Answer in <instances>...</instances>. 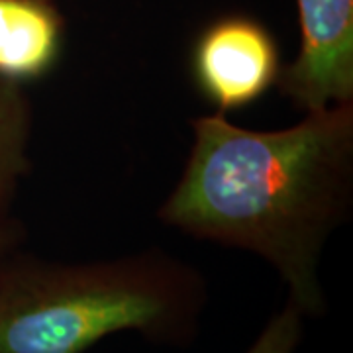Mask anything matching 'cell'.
<instances>
[{
	"instance_id": "obj_1",
	"label": "cell",
	"mask_w": 353,
	"mask_h": 353,
	"mask_svg": "<svg viewBox=\"0 0 353 353\" xmlns=\"http://www.w3.org/2000/svg\"><path fill=\"white\" fill-rule=\"evenodd\" d=\"M194 145L159 218L190 236L252 252L275 267L289 303L320 316V257L350 206L353 104L306 112L257 132L224 118L194 120Z\"/></svg>"
},
{
	"instance_id": "obj_2",
	"label": "cell",
	"mask_w": 353,
	"mask_h": 353,
	"mask_svg": "<svg viewBox=\"0 0 353 353\" xmlns=\"http://www.w3.org/2000/svg\"><path fill=\"white\" fill-rule=\"evenodd\" d=\"M204 303L202 279L157 253L94 263L36 261L0 281V353H87L120 332L183 343Z\"/></svg>"
},
{
	"instance_id": "obj_3",
	"label": "cell",
	"mask_w": 353,
	"mask_h": 353,
	"mask_svg": "<svg viewBox=\"0 0 353 353\" xmlns=\"http://www.w3.org/2000/svg\"><path fill=\"white\" fill-rule=\"evenodd\" d=\"M196 87L220 112L261 99L281 75L275 39L250 18H224L212 24L192 53Z\"/></svg>"
},
{
	"instance_id": "obj_4",
	"label": "cell",
	"mask_w": 353,
	"mask_h": 353,
	"mask_svg": "<svg viewBox=\"0 0 353 353\" xmlns=\"http://www.w3.org/2000/svg\"><path fill=\"white\" fill-rule=\"evenodd\" d=\"M301 51L283 88L306 112L353 101V0H296Z\"/></svg>"
},
{
	"instance_id": "obj_5",
	"label": "cell",
	"mask_w": 353,
	"mask_h": 353,
	"mask_svg": "<svg viewBox=\"0 0 353 353\" xmlns=\"http://www.w3.org/2000/svg\"><path fill=\"white\" fill-rule=\"evenodd\" d=\"M63 48V24L46 0H0V77L34 81L50 73Z\"/></svg>"
},
{
	"instance_id": "obj_6",
	"label": "cell",
	"mask_w": 353,
	"mask_h": 353,
	"mask_svg": "<svg viewBox=\"0 0 353 353\" xmlns=\"http://www.w3.org/2000/svg\"><path fill=\"white\" fill-rule=\"evenodd\" d=\"M304 314L292 303L273 316L245 353H296L303 341Z\"/></svg>"
},
{
	"instance_id": "obj_7",
	"label": "cell",
	"mask_w": 353,
	"mask_h": 353,
	"mask_svg": "<svg viewBox=\"0 0 353 353\" xmlns=\"http://www.w3.org/2000/svg\"><path fill=\"white\" fill-rule=\"evenodd\" d=\"M0 192H2V161H0Z\"/></svg>"
}]
</instances>
